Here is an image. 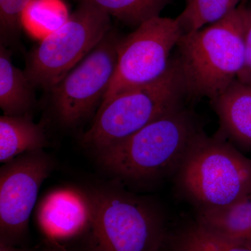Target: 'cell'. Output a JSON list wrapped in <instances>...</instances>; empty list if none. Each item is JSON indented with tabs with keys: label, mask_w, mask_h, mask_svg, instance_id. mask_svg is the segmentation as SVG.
Masks as SVG:
<instances>
[{
	"label": "cell",
	"mask_w": 251,
	"mask_h": 251,
	"mask_svg": "<svg viewBox=\"0 0 251 251\" xmlns=\"http://www.w3.org/2000/svg\"><path fill=\"white\" fill-rule=\"evenodd\" d=\"M202 131L198 117L183 107L95 154L104 169L126 184H158L175 177L193 140Z\"/></svg>",
	"instance_id": "1"
},
{
	"label": "cell",
	"mask_w": 251,
	"mask_h": 251,
	"mask_svg": "<svg viewBox=\"0 0 251 251\" xmlns=\"http://www.w3.org/2000/svg\"><path fill=\"white\" fill-rule=\"evenodd\" d=\"M176 48L188 100L216 98L237 79L244 64L242 6L219 22L183 34Z\"/></svg>",
	"instance_id": "2"
},
{
	"label": "cell",
	"mask_w": 251,
	"mask_h": 251,
	"mask_svg": "<svg viewBox=\"0 0 251 251\" xmlns=\"http://www.w3.org/2000/svg\"><path fill=\"white\" fill-rule=\"evenodd\" d=\"M95 210L83 251H160L166 216L148 198L120 186L92 188Z\"/></svg>",
	"instance_id": "3"
},
{
	"label": "cell",
	"mask_w": 251,
	"mask_h": 251,
	"mask_svg": "<svg viewBox=\"0 0 251 251\" xmlns=\"http://www.w3.org/2000/svg\"><path fill=\"white\" fill-rule=\"evenodd\" d=\"M174 179L197 209L227 205L251 195V159L222 137L195 138Z\"/></svg>",
	"instance_id": "4"
},
{
	"label": "cell",
	"mask_w": 251,
	"mask_h": 251,
	"mask_svg": "<svg viewBox=\"0 0 251 251\" xmlns=\"http://www.w3.org/2000/svg\"><path fill=\"white\" fill-rule=\"evenodd\" d=\"M188 99L176 56L157 80L117 94L100 105L81 143L94 152L128 138L167 114L184 107Z\"/></svg>",
	"instance_id": "5"
},
{
	"label": "cell",
	"mask_w": 251,
	"mask_h": 251,
	"mask_svg": "<svg viewBox=\"0 0 251 251\" xmlns=\"http://www.w3.org/2000/svg\"><path fill=\"white\" fill-rule=\"evenodd\" d=\"M111 29L110 16L86 3L46 34L27 56L25 73L35 88L50 91L90 53Z\"/></svg>",
	"instance_id": "6"
},
{
	"label": "cell",
	"mask_w": 251,
	"mask_h": 251,
	"mask_svg": "<svg viewBox=\"0 0 251 251\" xmlns=\"http://www.w3.org/2000/svg\"><path fill=\"white\" fill-rule=\"evenodd\" d=\"M122 37L110 29L103 40L50 90V108L59 125L75 128L97 114L116 70Z\"/></svg>",
	"instance_id": "7"
},
{
	"label": "cell",
	"mask_w": 251,
	"mask_h": 251,
	"mask_svg": "<svg viewBox=\"0 0 251 251\" xmlns=\"http://www.w3.org/2000/svg\"><path fill=\"white\" fill-rule=\"evenodd\" d=\"M182 35L176 19L159 16L122 38L116 70L100 105L117 94L162 76L171 64L172 50Z\"/></svg>",
	"instance_id": "8"
},
{
	"label": "cell",
	"mask_w": 251,
	"mask_h": 251,
	"mask_svg": "<svg viewBox=\"0 0 251 251\" xmlns=\"http://www.w3.org/2000/svg\"><path fill=\"white\" fill-rule=\"evenodd\" d=\"M53 169V160L44 150L23 153L1 167L0 242L18 246L25 239L39 190Z\"/></svg>",
	"instance_id": "9"
},
{
	"label": "cell",
	"mask_w": 251,
	"mask_h": 251,
	"mask_svg": "<svg viewBox=\"0 0 251 251\" xmlns=\"http://www.w3.org/2000/svg\"><path fill=\"white\" fill-rule=\"evenodd\" d=\"M92 189L62 186L50 190L36 208V221L44 239L64 243L82 239L93 221Z\"/></svg>",
	"instance_id": "10"
},
{
	"label": "cell",
	"mask_w": 251,
	"mask_h": 251,
	"mask_svg": "<svg viewBox=\"0 0 251 251\" xmlns=\"http://www.w3.org/2000/svg\"><path fill=\"white\" fill-rule=\"evenodd\" d=\"M210 101L219 117V136L238 149L251 151V84L236 79Z\"/></svg>",
	"instance_id": "11"
},
{
	"label": "cell",
	"mask_w": 251,
	"mask_h": 251,
	"mask_svg": "<svg viewBox=\"0 0 251 251\" xmlns=\"http://www.w3.org/2000/svg\"><path fill=\"white\" fill-rule=\"evenodd\" d=\"M11 55L9 49L0 44V108L9 116L31 115L36 88L24 71L13 64Z\"/></svg>",
	"instance_id": "12"
},
{
	"label": "cell",
	"mask_w": 251,
	"mask_h": 251,
	"mask_svg": "<svg viewBox=\"0 0 251 251\" xmlns=\"http://www.w3.org/2000/svg\"><path fill=\"white\" fill-rule=\"evenodd\" d=\"M49 145L44 127L33 121L31 115L0 117V161L3 164Z\"/></svg>",
	"instance_id": "13"
},
{
	"label": "cell",
	"mask_w": 251,
	"mask_h": 251,
	"mask_svg": "<svg viewBox=\"0 0 251 251\" xmlns=\"http://www.w3.org/2000/svg\"><path fill=\"white\" fill-rule=\"evenodd\" d=\"M196 222L223 237L251 243V195L227 205L198 209Z\"/></svg>",
	"instance_id": "14"
},
{
	"label": "cell",
	"mask_w": 251,
	"mask_h": 251,
	"mask_svg": "<svg viewBox=\"0 0 251 251\" xmlns=\"http://www.w3.org/2000/svg\"><path fill=\"white\" fill-rule=\"evenodd\" d=\"M171 251H251V243L223 237L196 221L175 238Z\"/></svg>",
	"instance_id": "15"
},
{
	"label": "cell",
	"mask_w": 251,
	"mask_h": 251,
	"mask_svg": "<svg viewBox=\"0 0 251 251\" xmlns=\"http://www.w3.org/2000/svg\"><path fill=\"white\" fill-rule=\"evenodd\" d=\"M239 0H191L175 18L183 34L200 30L227 17L237 8Z\"/></svg>",
	"instance_id": "16"
},
{
	"label": "cell",
	"mask_w": 251,
	"mask_h": 251,
	"mask_svg": "<svg viewBox=\"0 0 251 251\" xmlns=\"http://www.w3.org/2000/svg\"><path fill=\"white\" fill-rule=\"evenodd\" d=\"M92 5L126 24L139 26L159 16L170 0H78Z\"/></svg>",
	"instance_id": "17"
},
{
	"label": "cell",
	"mask_w": 251,
	"mask_h": 251,
	"mask_svg": "<svg viewBox=\"0 0 251 251\" xmlns=\"http://www.w3.org/2000/svg\"><path fill=\"white\" fill-rule=\"evenodd\" d=\"M32 0H0V44L19 45L23 16Z\"/></svg>",
	"instance_id": "18"
},
{
	"label": "cell",
	"mask_w": 251,
	"mask_h": 251,
	"mask_svg": "<svg viewBox=\"0 0 251 251\" xmlns=\"http://www.w3.org/2000/svg\"><path fill=\"white\" fill-rule=\"evenodd\" d=\"M67 11L58 0H32L23 16V23L50 31L60 27L68 19Z\"/></svg>",
	"instance_id": "19"
},
{
	"label": "cell",
	"mask_w": 251,
	"mask_h": 251,
	"mask_svg": "<svg viewBox=\"0 0 251 251\" xmlns=\"http://www.w3.org/2000/svg\"><path fill=\"white\" fill-rule=\"evenodd\" d=\"M244 23V59L242 71L237 79L251 84V9L242 6Z\"/></svg>",
	"instance_id": "20"
},
{
	"label": "cell",
	"mask_w": 251,
	"mask_h": 251,
	"mask_svg": "<svg viewBox=\"0 0 251 251\" xmlns=\"http://www.w3.org/2000/svg\"><path fill=\"white\" fill-rule=\"evenodd\" d=\"M39 251H69L67 247L58 243L50 242L44 239L40 247H38Z\"/></svg>",
	"instance_id": "21"
},
{
	"label": "cell",
	"mask_w": 251,
	"mask_h": 251,
	"mask_svg": "<svg viewBox=\"0 0 251 251\" xmlns=\"http://www.w3.org/2000/svg\"><path fill=\"white\" fill-rule=\"evenodd\" d=\"M0 251H39V249H38V248H36V249H27L25 247H20L18 246L0 242Z\"/></svg>",
	"instance_id": "22"
},
{
	"label": "cell",
	"mask_w": 251,
	"mask_h": 251,
	"mask_svg": "<svg viewBox=\"0 0 251 251\" xmlns=\"http://www.w3.org/2000/svg\"><path fill=\"white\" fill-rule=\"evenodd\" d=\"M191 1V0H186V3H188V1Z\"/></svg>",
	"instance_id": "23"
},
{
	"label": "cell",
	"mask_w": 251,
	"mask_h": 251,
	"mask_svg": "<svg viewBox=\"0 0 251 251\" xmlns=\"http://www.w3.org/2000/svg\"></svg>",
	"instance_id": "24"
}]
</instances>
